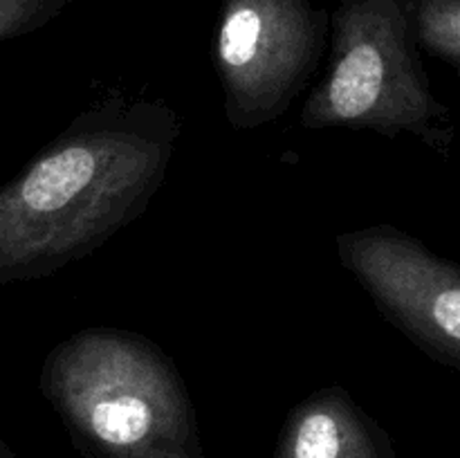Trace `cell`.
Wrapping results in <instances>:
<instances>
[{
  "instance_id": "6da1fadb",
  "label": "cell",
  "mask_w": 460,
  "mask_h": 458,
  "mask_svg": "<svg viewBox=\"0 0 460 458\" xmlns=\"http://www.w3.org/2000/svg\"><path fill=\"white\" fill-rule=\"evenodd\" d=\"M180 133L169 103L121 94L72 119L0 187V286L49 277L139 218Z\"/></svg>"
},
{
  "instance_id": "5b68a950",
  "label": "cell",
  "mask_w": 460,
  "mask_h": 458,
  "mask_svg": "<svg viewBox=\"0 0 460 458\" xmlns=\"http://www.w3.org/2000/svg\"><path fill=\"white\" fill-rule=\"evenodd\" d=\"M335 245L386 321L460 371V265L394 225L344 232Z\"/></svg>"
},
{
  "instance_id": "52a82bcc",
  "label": "cell",
  "mask_w": 460,
  "mask_h": 458,
  "mask_svg": "<svg viewBox=\"0 0 460 458\" xmlns=\"http://www.w3.org/2000/svg\"><path fill=\"white\" fill-rule=\"evenodd\" d=\"M418 48L460 72V0H416Z\"/></svg>"
},
{
  "instance_id": "7a4b0ae2",
  "label": "cell",
  "mask_w": 460,
  "mask_h": 458,
  "mask_svg": "<svg viewBox=\"0 0 460 458\" xmlns=\"http://www.w3.org/2000/svg\"><path fill=\"white\" fill-rule=\"evenodd\" d=\"M40 391L93 458H202L178 366L137 332L99 326L63 339Z\"/></svg>"
},
{
  "instance_id": "8992f818",
  "label": "cell",
  "mask_w": 460,
  "mask_h": 458,
  "mask_svg": "<svg viewBox=\"0 0 460 458\" xmlns=\"http://www.w3.org/2000/svg\"><path fill=\"white\" fill-rule=\"evenodd\" d=\"M274 458H395L385 431L341 386H326L296 404Z\"/></svg>"
},
{
  "instance_id": "277c9868",
  "label": "cell",
  "mask_w": 460,
  "mask_h": 458,
  "mask_svg": "<svg viewBox=\"0 0 460 458\" xmlns=\"http://www.w3.org/2000/svg\"><path fill=\"white\" fill-rule=\"evenodd\" d=\"M331 13L313 0H220L214 63L236 130L272 124L317 72Z\"/></svg>"
},
{
  "instance_id": "3957f363",
  "label": "cell",
  "mask_w": 460,
  "mask_h": 458,
  "mask_svg": "<svg viewBox=\"0 0 460 458\" xmlns=\"http://www.w3.org/2000/svg\"><path fill=\"white\" fill-rule=\"evenodd\" d=\"M416 0H340L331 13V58L301 108L308 130L416 135L447 151V108L431 92L413 30Z\"/></svg>"
},
{
  "instance_id": "ba28073f",
  "label": "cell",
  "mask_w": 460,
  "mask_h": 458,
  "mask_svg": "<svg viewBox=\"0 0 460 458\" xmlns=\"http://www.w3.org/2000/svg\"><path fill=\"white\" fill-rule=\"evenodd\" d=\"M70 0H0V40L40 30L61 16Z\"/></svg>"
}]
</instances>
